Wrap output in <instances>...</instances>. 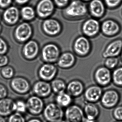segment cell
<instances>
[{
    "instance_id": "484cf974",
    "label": "cell",
    "mask_w": 122,
    "mask_h": 122,
    "mask_svg": "<svg viewBox=\"0 0 122 122\" xmlns=\"http://www.w3.org/2000/svg\"><path fill=\"white\" fill-rule=\"evenodd\" d=\"M73 98L66 92L57 94L55 97V102L62 108H66L72 103Z\"/></svg>"
},
{
    "instance_id": "5b68a950",
    "label": "cell",
    "mask_w": 122,
    "mask_h": 122,
    "mask_svg": "<svg viewBox=\"0 0 122 122\" xmlns=\"http://www.w3.org/2000/svg\"><path fill=\"white\" fill-rule=\"evenodd\" d=\"M121 30V25L113 19H107L101 24V32L106 37H115L119 35Z\"/></svg>"
},
{
    "instance_id": "3957f363",
    "label": "cell",
    "mask_w": 122,
    "mask_h": 122,
    "mask_svg": "<svg viewBox=\"0 0 122 122\" xmlns=\"http://www.w3.org/2000/svg\"><path fill=\"white\" fill-rule=\"evenodd\" d=\"M120 98V93L117 90L110 89L103 92L100 101L103 107L110 109L117 106Z\"/></svg>"
},
{
    "instance_id": "2e32d148",
    "label": "cell",
    "mask_w": 122,
    "mask_h": 122,
    "mask_svg": "<svg viewBox=\"0 0 122 122\" xmlns=\"http://www.w3.org/2000/svg\"><path fill=\"white\" fill-rule=\"evenodd\" d=\"M103 92L102 87L96 84L87 87L83 94L86 102L96 103L100 101Z\"/></svg>"
},
{
    "instance_id": "f907efd6",
    "label": "cell",
    "mask_w": 122,
    "mask_h": 122,
    "mask_svg": "<svg viewBox=\"0 0 122 122\" xmlns=\"http://www.w3.org/2000/svg\"></svg>"
},
{
    "instance_id": "836d02e7",
    "label": "cell",
    "mask_w": 122,
    "mask_h": 122,
    "mask_svg": "<svg viewBox=\"0 0 122 122\" xmlns=\"http://www.w3.org/2000/svg\"><path fill=\"white\" fill-rule=\"evenodd\" d=\"M106 8L114 10L119 7L122 4V0H104Z\"/></svg>"
},
{
    "instance_id": "ffe728a7",
    "label": "cell",
    "mask_w": 122,
    "mask_h": 122,
    "mask_svg": "<svg viewBox=\"0 0 122 122\" xmlns=\"http://www.w3.org/2000/svg\"><path fill=\"white\" fill-rule=\"evenodd\" d=\"M32 30L29 23L24 22L19 25L15 31V36L16 39L20 42L27 41L31 37Z\"/></svg>"
},
{
    "instance_id": "ab89813d",
    "label": "cell",
    "mask_w": 122,
    "mask_h": 122,
    "mask_svg": "<svg viewBox=\"0 0 122 122\" xmlns=\"http://www.w3.org/2000/svg\"><path fill=\"white\" fill-rule=\"evenodd\" d=\"M12 2V0H0V7L5 8L9 6Z\"/></svg>"
},
{
    "instance_id": "4fadbf2b",
    "label": "cell",
    "mask_w": 122,
    "mask_h": 122,
    "mask_svg": "<svg viewBox=\"0 0 122 122\" xmlns=\"http://www.w3.org/2000/svg\"><path fill=\"white\" fill-rule=\"evenodd\" d=\"M58 72V69L55 65L47 63L40 68L38 75L40 80L50 82L56 78Z\"/></svg>"
},
{
    "instance_id": "f6af8a7d",
    "label": "cell",
    "mask_w": 122,
    "mask_h": 122,
    "mask_svg": "<svg viewBox=\"0 0 122 122\" xmlns=\"http://www.w3.org/2000/svg\"><path fill=\"white\" fill-rule=\"evenodd\" d=\"M120 56L121 60V61L122 62V52H121V53Z\"/></svg>"
},
{
    "instance_id": "74e56055",
    "label": "cell",
    "mask_w": 122,
    "mask_h": 122,
    "mask_svg": "<svg viewBox=\"0 0 122 122\" xmlns=\"http://www.w3.org/2000/svg\"><path fill=\"white\" fill-rule=\"evenodd\" d=\"M7 50V45L6 42L2 38H0V55L5 54Z\"/></svg>"
},
{
    "instance_id": "f35d334b",
    "label": "cell",
    "mask_w": 122,
    "mask_h": 122,
    "mask_svg": "<svg viewBox=\"0 0 122 122\" xmlns=\"http://www.w3.org/2000/svg\"><path fill=\"white\" fill-rule=\"evenodd\" d=\"M8 63V58L5 55H0V67L6 66Z\"/></svg>"
},
{
    "instance_id": "277c9868",
    "label": "cell",
    "mask_w": 122,
    "mask_h": 122,
    "mask_svg": "<svg viewBox=\"0 0 122 122\" xmlns=\"http://www.w3.org/2000/svg\"><path fill=\"white\" fill-rule=\"evenodd\" d=\"M74 52L78 56L85 57L90 54L92 50V45L88 38L85 36L77 37L73 46Z\"/></svg>"
},
{
    "instance_id": "681fc988",
    "label": "cell",
    "mask_w": 122,
    "mask_h": 122,
    "mask_svg": "<svg viewBox=\"0 0 122 122\" xmlns=\"http://www.w3.org/2000/svg\"><path fill=\"white\" fill-rule=\"evenodd\" d=\"M115 122H122V121H116Z\"/></svg>"
},
{
    "instance_id": "ba28073f",
    "label": "cell",
    "mask_w": 122,
    "mask_h": 122,
    "mask_svg": "<svg viewBox=\"0 0 122 122\" xmlns=\"http://www.w3.org/2000/svg\"><path fill=\"white\" fill-rule=\"evenodd\" d=\"M28 112L34 116H37L42 113L45 108L43 99L35 95L30 96L26 101Z\"/></svg>"
},
{
    "instance_id": "7bdbcfd3",
    "label": "cell",
    "mask_w": 122,
    "mask_h": 122,
    "mask_svg": "<svg viewBox=\"0 0 122 122\" xmlns=\"http://www.w3.org/2000/svg\"><path fill=\"white\" fill-rule=\"evenodd\" d=\"M83 122H97V120H90L85 117Z\"/></svg>"
},
{
    "instance_id": "603a6c76",
    "label": "cell",
    "mask_w": 122,
    "mask_h": 122,
    "mask_svg": "<svg viewBox=\"0 0 122 122\" xmlns=\"http://www.w3.org/2000/svg\"><path fill=\"white\" fill-rule=\"evenodd\" d=\"M83 109L85 117L88 119L97 120L100 116V108L96 103L87 102Z\"/></svg>"
},
{
    "instance_id": "60d3db41",
    "label": "cell",
    "mask_w": 122,
    "mask_h": 122,
    "mask_svg": "<svg viewBox=\"0 0 122 122\" xmlns=\"http://www.w3.org/2000/svg\"><path fill=\"white\" fill-rule=\"evenodd\" d=\"M26 122H43L40 118H32L29 119Z\"/></svg>"
},
{
    "instance_id": "f546056e",
    "label": "cell",
    "mask_w": 122,
    "mask_h": 122,
    "mask_svg": "<svg viewBox=\"0 0 122 122\" xmlns=\"http://www.w3.org/2000/svg\"><path fill=\"white\" fill-rule=\"evenodd\" d=\"M21 15L23 19L27 20H31L35 18V13L32 8L26 6L22 8Z\"/></svg>"
},
{
    "instance_id": "30bf717a",
    "label": "cell",
    "mask_w": 122,
    "mask_h": 122,
    "mask_svg": "<svg viewBox=\"0 0 122 122\" xmlns=\"http://www.w3.org/2000/svg\"><path fill=\"white\" fill-rule=\"evenodd\" d=\"M61 54L60 48L57 44L53 43L46 45L42 52L43 59L47 63H57Z\"/></svg>"
},
{
    "instance_id": "4dcf8cb0",
    "label": "cell",
    "mask_w": 122,
    "mask_h": 122,
    "mask_svg": "<svg viewBox=\"0 0 122 122\" xmlns=\"http://www.w3.org/2000/svg\"><path fill=\"white\" fill-rule=\"evenodd\" d=\"M119 59L118 57H109L105 58L104 66L110 70H113L117 67L119 64Z\"/></svg>"
},
{
    "instance_id": "7c38bea8",
    "label": "cell",
    "mask_w": 122,
    "mask_h": 122,
    "mask_svg": "<svg viewBox=\"0 0 122 122\" xmlns=\"http://www.w3.org/2000/svg\"><path fill=\"white\" fill-rule=\"evenodd\" d=\"M31 90L34 95L43 99L48 97L52 92L51 83L41 80L34 83Z\"/></svg>"
},
{
    "instance_id": "c3c4849f",
    "label": "cell",
    "mask_w": 122,
    "mask_h": 122,
    "mask_svg": "<svg viewBox=\"0 0 122 122\" xmlns=\"http://www.w3.org/2000/svg\"><path fill=\"white\" fill-rule=\"evenodd\" d=\"M1 29H2V27L1 25H0V32H1Z\"/></svg>"
},
{
    "instance_id": "bcb514c9",
    "label": "cell",
    "mask_w": 122,
    "mask_h": 122,
    "mask_svg": "<svg viewBox=\"0 0 122 122\" xmlns=\"http://www.w3.org/2000/svg\"><path fill=\"white\" fill-rule=\"evenodd\" d=\"M82 0L83 1H84V2H87L90 1V0Z\"/></svg>"
},
{
    "instance_id": "ac0fdd59",
    "label": "cell",
    "mask_w": 122,
    "mask_h": 122,
    "mask_svg": "<svg viewBox=\"0 0 122 122\" xmlns=\"http://www.w3.org/2000/svg\"><path fill=\"white\" fill-rule=\"evenodd\" d=\"M55 10V5L51 0H42L37 7L38 15L42 18L50 17L54 13Z\"/></svg>"
},
{
    "instance_id": "f1b7e54d",
    "label": "cell",
    "mask_w": 122,
    "mask_h": 122,
    "mask_svg": "<svg viewBox=\"0 0 122 122\" xmlns=\"http://www.w3.org/2000/svg\"><path fill=\"white\" fill-rule=\"evenodd\" d=\"M15 112L24 115L27 112L26 101L23 99H17L14 102Z\"/></svg>"
},
{
    "instance_id": "8992f818",
    "label": "cell",
    "mask_w": 122,
    "mask_h": 122,
    "mask_svg": "<svg viewBox=\"0 0 122 122\" xmlns=\"http://www.w3.org/2000/svg\"><path fill=\"white\" fill-rule=\"evenodd\" d=\"M10 86L15 93L20 95L27 94L32 88L31 84L28 80L21 76L14 77L11 79Z\"/></svg>"
},
{
    "instance_id": "e0dca14e",
    "label": "cell",
    "mask_w": 122,
    "mask_h": 122,
    "mask_svg": "<svg viewBox=\"0 0 122 122\" xmlns=\"http://www.w3.org/2000/svg\"><path fill=\"white\" fill-rule=\"evenodd\" d=\"M106 6L101 0H92L89 4L88 13L92 18L101 19L104 17L106 13Z\"/></svg>"
},
{
    "instance_id": "8d00e7d4",
    "label": "cell",
    "mask_w": 122,
    "mask_h": 122,
    "mask_svg": "<svg viewBox=\"0 0 122 122\" xmlns=\"http://www.w3.org/2000/svg\"><path fill=\"white\" fill-rule=\"evenodd\" d=\"M54 2L58 7L64 9L69 4V0H54Z\"/></svg>"
},
{
    "instance_id": "7a4b0ae2",
    "label": "cell",
    "mask_w": 122,
    "mask_h": 122,
    "mask_svg": "<svg viewBox=\"0 0 122 122\" xmlns=\"http://www.w3.org/2000/svg\"><path fill=\"white\" fill-rule=\"evenodd\" d=\"M42 114L47 122H60L64 120L65 111L55 102H52L46 105Z\"/></svg>"
},
{
    "instance_id": "816d5d0a",
    "label": "cell",
    "mask_w": 122,
    "mask_h": 122,
    "mask_svg": "<svg viewBox=\"0 0 122 122\" xmlns=\"http://www.w3.org/2000/svg\"></svg>"
},
{
    "instance_id": "8fae6325",
    "label": "cell",
    "mask_w": 122,
    "mask_h": 122,
    "mask_svg": "<svg viewBox=\"0 0 122 122\" xmlns=\"http://www.w3.org/2000/svg\"><path fill=\"white\" fill-rule=\"evenodd\" d=\"M83 109L76 104H72L66 108L64 119L67 122H83L85 118Z\"/></svg>"
},
{
    "instance_id": "4316f807",
    "label": "cell",
    "mask_w": 122,
    "mask_h": 122,
    "mask_svg": "<svg viewBox=\"0 0 122 122\" xmlns=\"http://www.w3.org/2000/svg\"><path fill=\"white\" fill-rule=\"evenodd\" d=\"M51 85L52 92L56 95L66 92L67 84L61 78H56L51 81Z\"/></svg>"
},
{
    "instance_id": "d590c367",
    "label": "cell",
    "mask_w": 122,
    "mask_h": 122,
    "mask_svg": "<svg viewBox=\"0 0 122 122\" xmlns=\"http://www.w3.org/2000/svg\"><path fill=\"white\" fill-rule=\"evenodd\" d=\"M8 95V90L6 86L0 83V99L7 97Z\"/></svg>"
},
{
    "instance_id": "83f0119b",
    "label": "cell",
    "mask_w": 122,
    "mask_h": 122,
    "mask_svg": "<svg viewBox=\"0 0 122 122\" xmlns=\"http://www.w3.org/2000/svg\"><path fill=\"white\" fill-rule=\"evenodd\" d=\"M112 82L114 85L122 88V66L117 67L112 72Z\"/></svg>"
},
{
    "instance_id": "44dd1931",
    "label": "cell",
    "mask_w": 122,
    "mask_h": 122,
    "mask_svg": "<svg viewBox=\"0 0 122 122\" xmlns=\"http://www.w3.org/2000/svg\"><path fill=\"white\" fill-rule=\"evenodd\" d=\"M76 60V56L72 53L65 52L61 55L57 61V65L62 69H70L75 65Z\"/></svg>"
},
{
    "instance_id": "7dc6e473",
    "label": "cell",
    "mask_w": 122,
    "mask_h": 122,
    "mask_svg": "<svg viewBox=\"0 0 122 122\" xmlns=\"http://www.w3.org/2000/svg\"><path fill=\"white\" fill-rule=\"evenodd\" d=\"M67 122V121H66L65 120H63L62 121H61V122Z\"/></svg>"
},
{
    "instance_id": "52a82bcc",
    "label": "cell",
    "mask_w": 122,
    "mask_h": 122,
    "mask_svg": "<svg viewBox=\"0 0 122 122\" xmlns=\"http://www.w3.org/2000/svg\"><path fill=\"white\" fill-rule=\"evenodd\" d=\"M81 30L83 35L89 38H93L100 32L101 24L97 19L88 18L83 22Z\"/></svg>"
},
{
    "instance_id": "9c48e42d",
    "label": "cell",
    "mask_w": 122,
    "mask_h": 122,
    "mask_svg": "<svg viewBox=\"0 0 122 122\" xmlns=\"http://www.w3.org/2000/svg\"><path fill=\"white\" fill-rule=\"evenodd\" d=\"M93 78L96 84L102 87H107L112 82L111 70L105 66H100L96 69Z\"/></svg>"
},
{
    "instance_id": "6da1fadb",
    "label": "cell",
    "mask_w": 122,
    "mask_h": 122,
    "mask_svg": "<svg viewBox=\"0 0 122 122\" xmlns=\"http://www.w3.org/2000/svg\"><path fill=\"white\" fill-rule=\"evenodd\" d=\"M89 14L85 3L78 0H74L63 10L62 14L66 19L77 20L85 18Z\"/></svg>"
},
{
    "instance_id": "b9f144b4",
    "label": "cell",
    "mask_w": 122,
    "mask_h": 122,
    "mask_svg": "<svg viewBox=\"0 0 122 122\" xmlns=\"http://www.w3.org/2000/svg\"><path fill=\"white\" fill-rule=\"evenodd\" d=\"M16 2L20 5H23L26 3L28 0H15Z\"/></svg>"
},
{
    "instance_id": "cb8c5ba5",
    "label": "cell",
    "mask_w": 122,
    "mask_h": 122,
    "mask_svg": "<svg viewBox=\"0 0 122 122\" xmlns=\"http://www.w3.org/2000/svg\"><path fill=\"white\" fill-rule=\"evenodd\" d=\"M39 51V46L37 42L34 41H28L24 46L23 53L25 57L28 59H32L35 57Z\"/></svg>"
},
{
    "instance_id": "f5cc1de1",
    "label": "cell",
    "mask_w": 122,
    "mask_h": 122,
    "mask_svg": "<svg viewBox=\"0 0 122 122\" xmlns=\"http://www.w3.org/2000/svg\"></svg>"
},
{
    "instance_id": "d4e9b609",
    "label": "cell",
    "mask_w": 122,
    "mask_h": 122,
    "mask_svg": "<svg viewBox=\"0 0 122 122\" xmlns=\"http://www.w3.org/2000/svg\"><path fill=\"white\" fill-rule=\"evenodd\" d=\"M19 10L15 7H11L7 8L3 14V18L5 22L9 25H14L19 20Z\"/></svg>"
},
{
    "instance_id": "9a60e30c",
    "label": "cell",
    "mask_w": 122,
    "mask_h": 122,
    "mask_svg": "<svg viewBox=\"0 0 122 122\" xmlns=\"http://www.w3.org/2000/svg\"><path fill=\"white\" fill-rule=\"evenodd\" d=\"M43 29L48 35L56 36L60 34L63 28L62 24L57 20L54 18H48L43 22Z\"/></svg>"
},
{
    "instance_id": "5bb4252c",
    "label": "cell",
    "mask_w": 122,
    "mask_h": 122,
    "mask_svg": "<svg viewBox=\"0 0 122 122\" xmlns=\"http://www.w3.org/2000/svg\"><path fill=\"white\" fill-rule=\"evenodd\" d=\"M122 51V38L113 40L106 47L102 53V56L105 58L109 57H118Z\"/></svg>"
},
{
    "instance_id": "7402d4cb",
    "label": "cell",
    "mask_w": 122,
    "mask_h": 122,
    "mask_svg": "<svg viewBox=\"0 0 122 122\" xmlns=\"http://www.w3.org/2000/svg\"><path fill=\"white\" fill-rule=\"evenodd\" d=\"M14 100L8 97L0 99V116L5 117L14 112Z\"/></svg>"
},
{
    "instance_id": "ee69618b",
    "label": "cell",
    "mask_w": 122,
    "mask_h": 122,
    "mask_svg": "<svg viewBox=\"0 0 122 122\" xmlns=\"http://www.w3.org/2000/svg\"><path fill=\"white\" fill-rule=\"evenodd\" d=\"M0 122H7V121L5 117L0 116Z\"/></svg>"
},
{
    "instance_id": "1f68e13d",
    "label": "cell",
    "mask_w": 122,
    "mask_h": 122,
    "mask_svg": "<svg viewBox=\"0 0 122 122\" xmlns=\"http://www.w3.org/2000/svg\"><path fill=\"white\" fill-rule=\"evenodd\" d=\"M1 75L2 77L6 80L12 79L15 76V72L14 69L10 66H5L1 70Z\"/></svg>"
},
{
    "instance_id": "d6986e66",
    "label": "cell",
    "mask_w": 122,
    "mask_h": 122,
    "mask_svg": "<svg viewBox=\"0 0 122 122\" xmlns=\"http://www.w3.org/2000/svg\"><path fill=\"white\" fill-rule=\"evenodd\" d=\"M85 85L80 80H72L67 84L66 92L73 98L80 97L84 93Z\"/></svg>"
},
{
    "instance_id": "d6a6232c",
    "label": "cell",
    "mask_w": 122,
    "mask_h": 122,
    "mask_svg": "<svg viewBox=\"0 0 122 122\" xmlns=\"http://www.w3.org/2000/svg\"><path fill=\"white\" fill-rule=\"evenodd\" d=\"M7 122H26L24 115L14 112L8 116Z\"/></svg>"
},
{
    "instance_id": "e575fe53",
    "label": "cell",
    "mask_w": 122,
    "mask_h": 122,
    "mask_svg": "<svg viewBox=\"0 0 122 122\" xmlns=\"http://www.w3.org/2000/svg\"><path fill=\"white\" fill-rule=\"evenodd\" d=\"M112 115L116 121H122V105H117L114 108Z\"/></svg>"
}]
</instances>
